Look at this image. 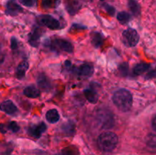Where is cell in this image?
<instances>
[{"label":"cell","mask_w":156,"mask_h":155,"mask_svg":"<svg viewBox=\"0 0 156 155\" xmlns=\"http://www.w3.org/2000/svg\"><path fill=\"white\" fill-rule=\"evenodd\" d=\"M24 95L27 97H30V98H37L40 96L41 93L40 91L34 86H28L27 88H24V91H23Z\"/></svg>","instance_id":"9a60e30c"},{"label":"cell","mask_w":156,"mask_h":155,"mask_svg":"<svg viewBox=\"0 0 156 155\" xmlns=\"http://www.w3.org/2000/svg\"><path fill=\"white\" fill-rule=\"evenodd\" d=\"M5 7L6 15H11V16H15L23 12V9L17 2L16 0H9L6 3Z\"/></svg>","instance_id":"8992f818"},{"label":"cell","mask_w":156,"mask_h":155,"mask_svg":"<svg viewBox=\"0 0 156 155\" xmlns=\"http://www.w3.org/2000/svg\"><path fill=\"white\" fill-rule=\"evenodd\" d=\"M79 7H80L79 3L76 1L68 2L66 5L67 10H68V12H69L71 15H74L76 12H78V10L79 9Z\"/></svg>","instance_id":"7402d4cb"},{"label":"cell","mask_w":156,"mask_h":155,"mask_svg":"<svg viewBox=\"0 0 156 155\" xmlns=\"http://www.w3.org/2000/svg\"><path fill=\"white\" fill-rule=\"evenodd\" d=\"M59 112L56 109H51L48 110L46 113V119L47 122L50 123H56L59 120Z\"/></svg>","instance_id":"5bb4252c"},{"label":"cell","mask_w":156,"mask_h":155,"mask_svg":"<svg viewBox=\"0 0 156 155\" xmlns=\"http://www.w3.org/2000/svg\"><path fill=\"white\" fill-rule=\"evenodd\" d=\"M122 40L126 46H135L137 45L139 40H140V36H139L136 30L133 28H129L123 32Z\"/></svg>","instance_id":"3957f363"},{"label":"cell","mask_w":156,"mask_h":155,"mask_svg":"<svg viewBox=\"0 0 156 155\" xmlns=\"http://www.w3.org/2000/svg\"><path fill=\"white\" fill-rule=\"evenodd\" d=\"M29 68V64L27 61H23L21 62L19 65H18L16 69V72H15V76L18 79L21 80L23 78H24L26 74V71H27Z\"/></svg>","instance_id":"8fae6325"},{"label":"cell","mask_w":156,"mask_h":155,"mask_svg":"<svg viewBox=\"0 0 156 155\" xmlns=\"http://www.w3.org/2000/svg\"><path fill=\"white\" fill-rule=\"evenodd\" d=\"M53 47L54 49H57L61 51L66 52L69 53H72L73 52V44L65 40L56 39L53 40Z\"/></svg>","instance_id":"52a82bcc"},{"label":"cell","mask_w":156,"mask_h":155,"mask_svg":"<svg viewBox=\"0 0 156 155\" xmlns=\"http://www.w3.org/2000/svg\"><path fill=\"white\" fill-rule=\"evenodd\" d=\"M128 70H129V65L127 62H123L119 65V71L123 77H126L127 75Z\"/></svg>","instance_id":"d4e9b609"},{"label":"cell","mask_w":156,"mask_h":155,"mask_svg":"<svg viewBox=\"0 0 156 155\" xmlns=\"http://www.w3.org/2000/svg\"><path fill=\"white\" fill-rule=\"evenodd\" d=\"M98 119L102 127L105 129L112 128L114 125V119L112 113L106 109H102L100 112H98Z\"/></svg>","instance_id":"277c9868"},{"label":"cell","mask_w":156,"mask_h":155,"mask_svg":"<svg viewBox=\"0 0 156 155\" xmlns=\"http://www.w3.org/2000/svg\"><path fill=\"white\" fill-rule=\"evenodd\" d=\"M13 150V147L11 144L0 143V155H10Z\"/></svg>","instance_id":"44dd1931"},{"label":"cell","mask_w":156,"mask_h":155,"mask_svg":"<svg viewBox=\"0 0 156 155\" xmlns=\"http://www.w3.org/2000/svg\"><path fill=\"white\" fill-rule=\"evenodd\" d=\"M150 68V65L145 62H142V63H139L136 65L133 68V73L136 75H140V74H143Z\"/></svg>","instance_id":"e0dca14e"},{"label":"cell","mask_w":156,"mask_h":155,"mask_svg":"<svg viewBox=\"0 0 156 155\" xmlns=\"http://www.w3.org/2000/svg\"><path fill=\"white\" fill-rule=\"evenodd\" d=\"M114 105L122 112H127L133 105V95L126 89H120L116 91L112 97Z\"/></svg>","instance_id":"6da1fadb"},{"label":"cell","mask_w":156,"mask_h":155,"mask_svg":"<svg viewBox=\"0 0 156 155\" xmlns=\"http://www.w3.org/2000/svg\"><path fill=\"white\" fill-rule=\"evenodd\" d=\"M46 130H47V126L44 122H41L40 124L36 125V126H30L28 128L27 132H28L30 136L34 137V138H39Z\"/></svg>","instance_id":"ba28073f"},{"label":"cell","mask_w":156,"mask_h":155,"mask_svg":"<svg viewBox=\"0 0 156 155\" xmlns=\"http://www.w3.org/2000/svg\"><path fill=\"white\" fill-rule=\"evenodd\" d=\"M91 41L92 45L95 48H98L103 44L104 37L100 33L98 32H94L91 34Z\"/></svg>","instance_id":"2e32d148"},{"label":"cell","mask_w":156,"mask_h":155,"mask_svg":"<svg viewBox=\"0 0 156 155\" xmlns=\"http://www.w3.org/2000/svg\"><path fill=\"white\" fill-rule=\"evenodd\" d=\"M5 61V53L2 50V48L0 47V65L4 62Z\"/></svg>","instance_id":"836d02e7"},{"label":"cell","mask_w":156,"mask_h":155,"mask_svg":"<svg viewBox=\"0 0 156 155\" xmlns=\"http://www.w3.org/2000/svg\"><path fill=\"white\" fill-rule=\"evenodd\" d=\"M146 143L149 147L156 148V135L149 134L146 138Z\"/></svg>","instance_id":"cb8c5ba5"},{"label":"cell","mask_w":156,"mask_h":155,"mask_svg":"<svg viewBox=\"0 0 156 155\" xmlns=\"http://www.w3.org/2000/svg\"><path fill=\"white\" fill-rule=\"evenodd\" d=\"M62 153L65 155H78L79 151L74 147H68L62 150Z\"/></svg>","instance_id":"484cf974"},{"label":"cell","mask_w":156,"mask_h":155,"mask_svg":"<svg viewBox=\"0 0 156 155\" xmlns=\"http://www.w3.org/2000/svg\"><path fill=\"white\" fill-rule=\"evenodd\" d=\"M0 110L8 115H14L18 112V108L12 100H8L0 103Z\"/></svg>","instance_id":"9c48e42d"},{"label":"cell","mask_w":156,"mask_h":155,"mask_svg":"<svg viewBox=\"0 0 156 155\" xmlns=\"http://www.w3.org/2000/svg\"><path fill=\"white\" fill-rule=\"evenodd\" d=\"M7 125V128H8V130H10L12 131V132L15 133V132H18V131L20 130V127L18 124H17L16 122H9Z\"/></svg>","instance_id":"4316f807"},{"label":"cell","mask_w":156,"mask_h":155,"mask_svg":"<svg viewBox=\"0 0 156 155\" xmlns=\"http://www.w3.org/2000/svg\"><path fill=\"white\" fill-rule=\"evenodd\" d=\"M101 1H104V0H101Z\"/></svg>","instance_id":"8d00e7d4"},{"label":"cell","mask_w":156,"mask_h":155,"mask_svg":"<svg viewBox=\"0 0 156 155\" xmlns=\"http://www.w3.org/2000/svg\"><path fill=\"white\" fill-rule=\"evenodd\" d=\"M41 36V30L38 28L34 30V31L32 33H30L28 36V41L29 43L30 44L33 46L37 47L39 44V40Z\"/></svg>","instance_id":"4fadbf2b"},{"label":"cell","mask_w":156,"mask_h":155,"mask_svg":"<svg viewBox=\"0 0 156 155\" xmlns=\"http://www.w3.org/2000/svg\"><path fill=\"white\" fill-rule=\"evenodd\" d=\"M74 124L71 122L66 123L63 126V130L64 132L66 134L69 133V135H73V133L74 132Z\"/></svg>","instance_id":"83f0119b"},{"label":"cell","mask_w":156,"mask_h":155,"mask_svg":"<svg viewBox=\"0 0 156 155\" xmlns=\"http://www.w3.org/2000/svg\"><path fill=\"white\" fill-rule=\"evenodd\" d=\"M60 0H41V6L44 9H56L59 6Z\"/></svg>","instance_id":"d6986e66"},{"label":"cell","mask_w":156,"mask_h":155,"mask_svg":"<svg viewBox=\"0 0 156 155\" xmlns=\"http://www.w3.org/2000/svg\"><path fill=\"white\" fill-rule=\"evenodd\" d=\"M156 78V68L155 69L149 71L147 75H146V78Z\"/></svg>","instance_id":"d6a6232c"},{"label":"cell","mask_w":156,"mask_h":155,"mask_svg":"<svg viewBox=\"0 0 156 155\" xmlns=\"http://www.w3.org/2000/svg\"><path fill=\"white\" fill-rule=\"evenodd\" d=\"M18 46V40L15 37H12L11 39V49L13 50H17Z\"/></svg>","instance_id":"4dcf8cb0"},{"label":"cell","mask_w":156,"mask_h":155,"mask_svg":"<svg viewBox=\"0 0 156 155\" xmlns=\"http://www.w3.org/2000/svg\"><path fill=\"white\" fill-rule=\"evenodd\" d=\"M7 125L4 124V123H0V132L2 134H5L8 132Z\"/></svg>","instance_id":"1f68e13d"},{"label":"cell","mask_w":156,"mask_h":155,"mask_svg":"<svg viewBox=\"0 0 156 155\" xmlns=\"http://www.w3.org/2000/svg\"><path fill=\"white\" fill-rule=\"evenodd\" d=\"M152 129L153 130L156 132V115H155L152 121Z\"/></svg>","instance_id":"e575fe53"},{"label":"cell","mask_w":156,"mask_h":155,"mask_svg":"<svg viewBox=\"0 0 156 155\" xmlns=\"http://www.w3.org/2000/svg\"><path fill=\"white\" fill-rule=\"evenodd\" d=\"M117 20L121 23L122 24H125L130 20V15L128 12H119L117 16Z\"/></svg>","instance_id":"603a6c76"},{"label":"cell","mask_w":156,"mask_h":155,"mask_svg":"<svg viewBox=\"0 0 156 155\" xmlns=\"http://www.w3.org/2000/svg\"><path fill=\"white\" fill-rule=\"evenodd\" d=\"M118 143V137L114 132H104L98 138L99 148L105 152H111L114 150Z\"/></svg>","instance_id":"7a4b0ae2"},{"label":"cell","mask_w":156,"mask_h":155,"mask_svg":"<svg viewBox=\"0 0 156 155\" xmlns=\"http://www.w3.org/2000/svg\"><path fill=\"white\" fill-rule=\"evenodd\" d=\"M20 2L26 7H34L36 5L37 0H20Z\"/></svg>","instance_id":"f1b7e54d"},{"label":"cell","mask_w":156,"mask_h":155,"mask_svg":"<svg viewBox=\"0 0 156 155\" xmlns=\"http://www.w3.org/2000/svg\"><path fill=\"white\" fill-rule=\"evenodd\" d=\"M85 98L88 100V101L91 103H96L99 99L98 94L95 90L92 88H88L84 91Z\"/></svg>","instance_id":"7c38bea8"},{"label":"cell","mask_w":156,"mask_h":155,"mask_svg":"<svg viewBox=\"0 0 156 155\" xmlns=\"http://www.w3.org/2000/svg\"><path fill=\"white\" fill-rule=\"evenodd\" d=\"M77 73L81 77H90L94 73V67L91 64H83L78 68Z\"/></svg>","instance_id":"30bf717a"},{"label":"cell","mask_w":156,"mask_h":155,"mask_svg":"<svg viewBox=\"0 0 156 155\" xmlns=\"http://www.w3.org/2000/svg\"><path fill=\"white\" fill-rule=\"evenodd\" d=\"M56 155H65V154H63L62 153H57V154H56Z\"/></svg>","instance_id":"d590c367"},{"label":"cell","mask_w":156,"mask_h":155,"mask_svg":"<svg viewBox=\"0 0 156 155\" xmlns=\"http://www.w3.org/2000/svg\"><path fill=\"white\" fill-rule=\"evenodd\" d=\"M38 85L40 86V88H42L44 90H47L50 88V83L49 81V79L47 76L44 75V74H41V75L38 77L37 80Z\"/></svg>","instance_id":"ffe728a7"},{"label":"cell","mask_w":156,"mask_h":155,"mask_svg":"<svg viewBox=\"0 0 156 155\" xmlns=\"http://www.w3.org/2000/svg\"><path fill=\"white\" fill-rule=\"evenodd\" d=\"M128 6L134 16L137 17L140 15V5L136 0H129Z\"/></svg>","instance_id":"ac0fdd59"},{"label":"cell","mask_w":156,"mask_h":155,"mask_svg":"<svg viewBox=\"0 0 156 155\" xmlns=\"http://www.w3.org/2000/svg\"><path fill=\"white\" fill-rule=\"evenodd\" d=\"M104 8H105V10L107 11V12H108V14H109L111 16H114V14H115V9H114L113 6L110 5L108 4H105V5H104Z\"/></svg>","instance_id":"f546056e"},{"label":"cell","mask_w":156,"mask_h":155,"mask_svg":"<svg viewBox=\"0 0 156 155\" xmlns=\"http://www.w3.org/2000/svg\"><path fill=\"white\" fill-rule=\"evenodd\" d=\"M37 21L43 26L48 27L51 30H57L60 27V23L58 20L52 17L51 15H44L37 18Z\"/></svg>","instance_id":"5b68a950"}]
</instances>
